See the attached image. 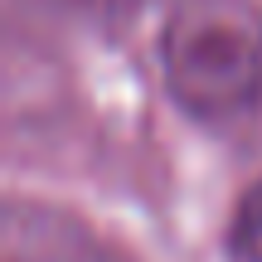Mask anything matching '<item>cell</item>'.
I'll return each mask as SVG.
<instances>
[{
    "label": "cell",
    "mask_w": 262,
    "mask_h": 262,
    "mask_svg": "<svg viewBox=\"0 0 262 262\" xmlns=\"http://www.w3.org/2000/svg\"><path fill=\"white\" fill-rule=\"evenodd\" d=\"M160 73L185 112L224 122L262 97V10L253 0H170Z\"/></svg>",
    "instance_id": "obj_1"
},
{
    "label": "cell",
    "mask_w": 262,
    "mask_h": 262,
    "mask_svg": "<svg viewBox=\"0 0 262 262\" xmlns=\"http://www.w3.org/2000/svg\"><path fill=\"white\" fill-rule=\"evenodd\" d=\"M228 253L238 262H262V180L238 199L233 224H228Z\"/></svg>",
    "instance_id": "obj_2"
}]
</instances>
